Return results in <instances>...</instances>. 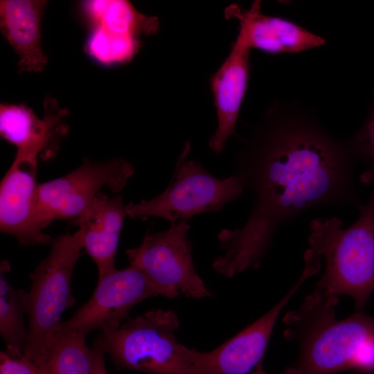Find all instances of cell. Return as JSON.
Returning a JSON list of instances; mask_svg holds the SVG:
<instances>
[{
	"mask_svg": "<svg viewBox=\"0 0 374 374\" xmlns=\"http://www.w3.org/2000/svg\"><path fill=\"white\" fill-rule=\"evenodd\" d=\"M37 162L15 159L0 184V229L24 245L51 242L39 222L36 183Z\"/></svg>",
	"mask_w": 374,
	"mask_h": 374,
	"instance_id": "12",
	"label": "cell"
},
{
	"mask_svg": "<svg viewBox=\"0 0 374 374\" xmlns=\"http://www.w3.org/2000/svg\"><path fill=\"white\" fill-rule=\"evenodd\" d=\"M357 158L364 159L368 168L360 181L366 185H374V96L371 109L362 128L349 141Z\"/></svg>",
	"mask_w": 374,
	"mask_h": 374,
	"instance_id": "21",
	"label": "cell"
},
{
	"mask_svg": "<svg viewBox=\"0 0 374 374\" xmlns=\"http://www.w3.org/2000/svg\"><path fill=\"white\" fill-rule=\"evenodd\" d=\"M126 215L121 195L110 198L99 193L74 221L83 248L96 265L98 278L116 269L115 256Z\"/></svg>",
	"mask_w": 374,
	"mask_h": 374,
	"instance_id": "15",
	"label": "cell"
},
{
	"mask_svg": "<svg viewBox=\"0 0 374 374\" xmlns=\"http://www.w3.org/2000/svg\"><path fill=\"white\" fill-rule=\"evenodd\" d=\"M82 248L79 229L57 237L47 257L30 276L28 338L23 353L43 370L60 318L75 303L71 278Z\"/></svg>",
	"mask_w": 374,
	"mask_h": 374,
	"instance_id": "5",
	"label": "cell"
},
{
	"mask_svg": "<svg viewBox=\"0 0 374 374\" xmlns=\"http://www.w3.org/2000/svg\"><path fill=\"white\" fill-rule=\"evenodd\" d=\"M190 228L187 220L171 223L166 230L148 235L139 246L126 251L130 265L143 273L160 296L172 299L181 293L203 299L212 295L195 268Z\"/></svg>",
	"mask_w": 374,
	"mask_h": 374,
	"instance_id": "7",
	"label": "cell"
},
{
	"mask_svg": "<svg viewBox=\"0 0 374 374\" xmlns=\"http://www.w3.org/2000/svg\"><path fill=\"white\" fill-rule=\"evenodd\" d=\"M140 48L137 37L115 34L100 28H91L86 48L91 57L103 64L129 62Z\"/></svg>",
	"mask_w": 374,
	"mask_h": 374,
	"instance_id": "20",
	"label": "cell"
},
{
	"mask_svg": "<svg viewBox=\"0 0 374 374\" xmlns=\"http://www.w3.org/2000/svg\"><path fill=\"white\" fill-rule=\"evenodd\" d=\"M172 310H155L101 331L96 342L116 366L149 374H211L207 352L179 343Z\"/></svg>",
	"mask_w": 374,
	"mask_h": 374,
	"instance_id": "4",
	"label": "cell"
},
{
	"mask_svg": "<svg viewBox=\"0 0 374 374\" xmlns=\"http://www.w3.org/2000/svg\"><path fill=\"white\" fill-rule=\"evenodd\" d=\"M339 296L317 286L300 308L287 314V339L299 345L293 366L300 374L374 371V316L356 311L336 319Z\"/></svg>",
	"mask_w": 374,
	"mask_h": 374,
	"instance_id": "2",
	"label": "cell"
},
{
	"mask_svg": "<svg viewBox=\"0 0 374 374\" xmlns=\"http://www.w3.org/2000/svg\"><path fill=\"white\" fill-rule=\"evenodd\" d=\"M105 353L103 351L98 359L96 366L92 374H107L105 366Z\"/></svg>",
	"mask_w": 374,
	"mask_h": 374,
	"instance_id": "24",
	"label": "cell"
},
{
	"mask_svg": "<svg viewBox=\"0 0 374 374\" xmlns=\"http://www.w3.org/2000/svg\"><path fill=\"white\" fill-rule=\"evenodd\" d=\"M189 150L187 142L164 191L148 200L130 202L125 205L127 215L141 220L157 217L173 223L202 213L219 212L242 195L244 188L239 177H215L199 161L186 160Z\"/></svg>",
	"mask_w": 374,
	"mask_h": 374,
	"instance_id": "6",
	"label": "cell"
},
{
	"mask_svg": "<svg viewBox=\"0 0 374 374\" xmlns=\"http://www.w3.org/2000/svg\"><path fill=\"white\" fill-rule=\"evenodd\" d=\"M134 173L133 165L123 159L103 162L87 160L66 175L38 184L37 204L40 223L45 228L53 220L75 221L103 188L120 192Z\"/></svg>",
	"mask_w": 374,
	"mask_h": 374,
	"instance_id": "8",
	"label": "cell"
},
{
	"mask_svg": "<svg viewBox=\"0 0 374 374\" xmlns=\"http://www.w3.org/2000/svg\"><path fill=\"white\" fill-rule=\"evenodd\" d=\"M357 159L349 141L333 137L298 103L273 102L240 141L235 174L253 199L244 224L217 235L224 253L213 262L232 278L260 267L275 233L317 206L360 204L354 185Z\"/></svg>",
	"mask_w": 374,
	"mask_h": 374,
	"instance_id": "1",
	"label": "cell"
},
{
	"mask_svg": "<svg viewBox=\"0 0 374 374\" xmlns=\"http://www.w3.org/2000/svg\"><path fill=\"white\" fill-rule=\"evenodd\" d=\"M359 210L357 219L348 228L337 217L313 219L308 243L324 261L317 286L337 296H350L356 311L362 312L374 292V189Z\"/></svg>",
	"mask_w": 374,
	"mask_h": 374,
	"instance_id": "3",
	"label": "cell"
},
{
	"mask_svg": "<svg viewBox=\"0 0 374 374\" xmlns=\"http://www.w3.org/2000/svg\"><path fill=\"white\" fill-rule=\"evenodd\" d=\"M250 51L238 35L228 56L211 77L217 127L208 145L215 153H221L229 138L236 135L235 126L249 81Z\"/></svg>",
	"mask_w": 374,
	"mask_h": 374,
	"instance_id": "14",
	"label": "cell"
},
{
	"mask_svg": "<svg viewBox=\"0 0 374 374\" xmlns=\"http://www.w3.org/2000/svg\"><path fill=\"white\" fill-rule=\"evenodd\" d=\"M249 374H268L267 372H265L262 368V362L259 364L253 371H252ZM278 374H300V373L294 367L290 366L285 369L282 373H278Z\"/></svg>",
	"mask_w": 374,
	"mask_h": 374,
	"instance_id": "23",
	"label": "cell"
},
{
	"mask_svg": "<svg viewBox=\"0 0 374 374\" xmlns=\"http://www.w3.org/2000/svg\"><path fill=\"white\" fill-rule=\"evenodd\" d=\"M44 111L40 118L23 104H1L0 134L17 148L15 159L37 161L38 157L48 160L56 154L69 131L65 122L68 110L48 96Z\"/></svg>",
	"mask_w": 374,
	"mask_h": 374,
	"instance_id": "10",
	"label": "cell"
},
{
	"mask_svg": "<svg viewBox=\"0 0 374 374\" xmlns=\"http://www.w3.org/2000/svg\"><path fill=\"white\" fill-rule=\"evenodd\" d=\"M82 332L64 327L61 321L52 340L44 371L46 374H92L103 351L96 344L92 349Z\"/></svg>",
	"mask_w": 374,
	"mask_h": 374,
	"instance_id": "18",
	"label": "cell"
},
{
	"mask_svg": "<svg viewBox=\"0 0 374 374\" xmlns=\"http://www.w3.org/2000/svg\"><path fill=\"white\" fill-rule=\"evenodd\" d=\"M156 296L160 295L143 273L130 265L99 278L90 299L70 319L62 323L85 335L96 329L115 330L127 319L133 307Z\"/></svg>",
	"mask_w": 374,
	"mask_h": 374,
	"instance_id": "9",
	"label": "cell"
},
{
	"mask_svg": "<svg viewBox=\"0 0 374 374\" xmlns=\"http://www.w3.org/2000/svg\"><path fill=\"white\" fill-rule=\"evenodd\" d=\"M304 262L300 278L279 302L234 337L207 352L211 374H249L262 362L280 312L301 286L321 267L310 256L305 257Z\"/></svg>",
	"mask_w": 374,
	"mask_h": 374,
	"instance_id": "11",
	"label": "cell"
},
{
	"mask_svg": "<svg viewBox=\"0 0 374 374\" xmlns=\"http://www.w3.org/2000/svg\"><path fill=\"white\" fill-rule=\"evenodd\" d=\"M46 1L1 0V31L19 57L20 72H40L47 64L41 46V19Z\"/></svg>",
	"mask_w": 374,
	"mask_h": 374,
	"instance_id": "16",
	"label": "cell"
},
{
	"mask_svg": "<svg viewBox=\"0 0 374 374\" xmlns=\"http://www.w3.org/2000/svg\"><path fill=\"white\" fill-rule=\"evenodd\" d=\"M10 269L8 261L1 263L0 274V332L6 346L24 351L28 330L24 325L28 312V292L13 288L6 280L5 273Z\"/></svg>",
	"mask_w": 374,
	"mask_h": 374,
	"instance_id": "19",
	"label": "cell"
},
{
	"mask_svg": "<svg viewBox=\"0 0 374 374\" xmlns=\"http://www.w3.org/2000/svg\"><path fill=\"white\" fill-rule=\"evenodd\" d=\"M82 10L91 26L107 31L139 38L159 30L157 17L139 12L125 0H92L82 3Z\"/></svg>",
	"mask_w": 374,
	"mask_h": 374,
	"instance_id": "17",
	"label": "cell"
},
{
	"mask_svg": "<svg viewBox=\"0 0 374 374\" xmlns=\"http://www.w3.org/2000/svg\"><path fill=\"white\" fill-rule=\"evenodd\" d=\"M0 374H46V373L21 350L12 346H7L6 350L0 353Z\"/></svg>",
	"mask_w": 374,
	"mask_h": 374,
	"instance_id": "22",
	"label": "cell"
},
{
	"mask_svg": "<svg viewBox=\"0 0 374 374\" xmlns=\"http://www.w3.org/2000/svg\"><path fill=\"white\" fill-rule=\"evenodd\" d=\"M260 5V1H254L249 10L236 4L224 10L226 19L238 20V35L250 49L269 53H296L325 44L321 37L291 21L264 15Z\"/></svg>",
	"mask_w": 374,
	"mask_h": 374,
	"instance_id": "13",
	"label": "cell"
}]
</instances>
